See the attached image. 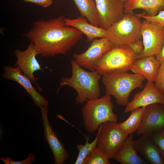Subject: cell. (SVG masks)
<instances>
[{
    "label": "cell",
    "instance_id": "cell-1",
    "mask_svg": "<svg viewBox=\"0 0 164 164\" xmlns=\"http://www.w3.org/2000/svg\"><path fill=\"white\" fill-rule=\"evenodd\" d=\"M63 16L35 21L30 30L23 35L30 41L38 55L53 57L65 54L81 39L83 33L66 24Z\"/></svg>",
    "mask_w": 164,
    "mask_h": 164
},
{
    "label": "cell",
    "instance_id": "cell-2",
    "mask_svg": "<svg viewBox=\"0 0 164 164\" xmlns=\"http://www.w3.org/2000/svg\"><path fill=\"white\" fill-rule=\"evenodd\" d=\"M72 74L70 77L61 78L60 87L69 86L74 89L77 93L76 104H81L88 100L99 98L100 89L99 80L101 75L96 70L88 72L82 68L73 60H71Z\"/></svg>",
    "mask_w": 164,
    "mask_h": 164
},
{
    "label": "cell",
    "instance_id": "cell-3",
    "mask_svg": "<svg viewBox=\"0 0 164 164\" xmlns=\"http://www.w3.org/2000/svg\"><path fill=\"white\" fill-rule=\"evenodd\" d=\"M137 56L128 45H113L95 62L94 68L103 76L128 72Z\"/></svg>",
    "mask_w": 164,
    "mask_h": 164
},
{
    "label": "cell",
    "instance_id": "cell-4",
    "mask_svg": "<svg viewBox=\"0 0 164 164\" xmlns=\"http://www.w3.org/2000/svg\"><path fill=\"white\" fill-rule=\"evenodd\" d=\"M114 108L110 95L105 94L100 98L87 101L82 109L84 124L87 131L92 133L98 130L104 123L117 122L118 116L113 112Z\"/></svg>",
    "mask_w": 164,
    "mask_h": 164
},
{
    "label": "cell",
    "instance_id": "cell-5",
    "mask_svg": "<svg viewBox=\"0 0 164 164\" xmlns=\"http://www.w3.org/2000/svg\"><path fill=\"white\" fill-rule=\"evenodd\" d=\"M145 79L142 75L126 72L104 75L102 81L106 94L113 96L118 105L126 106L130 93L137 88H142Z\"/></svg>",
    "mask_w": 164,
    "mask_h": 164
},
{
    "label": "cell",
    "instance_id": "cell-6",
    "mask_svg": "<svg viewBox=\"0 0 164 164\" xmlns=\"http://www.w3.org/2000/svg\"><path fill=\"white\" fill-rule=\"evenodd\" d=\"M141 18L133 12L125 14L121 19L107 29V37L114 45H128L141 40Z\"/></svg>",
    "mask_w": 164,
    "mask_h": 164
},
{
    "label": "cell",
    "instance_id": "cell-7",
    "mask_svg": "<svg viewBox=\"0 0 164 164\" xmlns=\"http://www.w3.org/2000/svg\"><path fill=\"white\" fill-rule=\"evenodd\" d=\"M97 134V146L109 159H114L128 137L116 122L108 121L100 125Z\"/></svg>",
    "mask_w": 164,
    "mask_h": 164
},
{
    "label": "cell",
    "instance_id": "cell-8",
    "mask_svg": "<svg viewBox=\"0 0 164 164\" xmlns=\"http://www.w3.org/2000/svg\"><path fill=\"white\" fill-rule=\"evenodd\" d=\"M141 33L144 50L137 59L145 57L156 56L160 52L164 40V27L144 19L142 22Z\"/></svg>",
    "mask_w": 164,
    "mask_h": 164
},
{
    "label": "cell",
    "instance_id": "cell-9",
    "mask_svg": "<svg viewBox=\"0 0 164 164\" xmlns=\"http://www.w3.org/2000/svg\"><path fill=\"white\" fill-rule=\"evenodd\" d=\"M99 27L107 29L125 14L121 0H95Z\"/></svg>",
    "mask_w": 164,
    "mask_h": 164
},
{
    "label": "cell",
    "instance_id": "cell-10",
    "mask_svg": "<svg viewBox=\"0 0 164 164\" xmlns=\"http://www.w3.org/2000/svg\"><path fill=\"white\" fill-rule=\"evenodd\" d=\"M113 44L107 37L100 39L95 38L91 43L88 49L84 53H75L73 57L76 63L81 67L91 71L96 70L95 62L106 52L110 49Z\"/></svg>",
    "mask_w": 164,
    "mask_h": 164
},
{
    "label": "cell",
    "instance_id": "cell-11",
    "mask_svg": "<svg viewBox=\"0 0 164 164\" xmlns=\"http://www.w3.org/2000/svg\"><path fill=\"white\" fill-rule=\"evenodd\" d=\"M40 109L44 136L53 154L54 164H63L68 158L69 154L50 125L48 117V107L42 106Z\"/></svg>",
    "mask_w": 164,
    "mask_h": 164
},
{
    "label": "cell",
    "instance_id": "cell-12",
    "mask_svg": "<svg viewBox=\"0 0 164 164\" xmlns=\"http://www.w3.org/2000/svg\"><path fill=\"white\" fill-rule=\"evenodd\" d=\"M22 71L18 66H6L4 67L2 77L5 79L16 81L26 91L32 98L35 105L41 108L48 107V101L32 85L30 79L26 75L22 74Z\"/></svg>",
    "mask_w": 164,
    "mask_h": 164
},
{
    "label": "cell",
    "instance_id": "cell-13",
    "mask_svg": "<svg viewBox=\"0 0 164 164\" xmlns=\"http://www.w3.org/2000/svg\"><path fill=\"white\" fill-rule=\"evenodd\" d=\"M164 129V105L155 103L147 106L137 134H149Z\"/></svg>",
    "mask_w": 164,
    "mask_h": 164
},
{
    "label": "cell",
    "instance_id": "cell-14",
    "mask_svg": "<svg viewBox=\"0 0 164 164\" xmlns=\"http://www.w3.org/2000/svg\"><path fill=\"white\" fill-rule=\"evenodd\" d=\"M14 52L17 58L14 66L19 67L24 74L28 76L32 82L35 83L40 91L41 89L36 81L34 73L38 70L43 71V69L36 59L38 54L33 44L30 42L24 51L16 49Z\"/></svg>",
    "mask_w": 164,
    "mask_h": 164
},
{
    "label": "cell",
    "instance_id": "cell-15",
    "mask_svg": "<svg viewBox=\"0 0 164 164\" xmlns=\"http://www.w3.org/2000/svg\"><path fill=\"white\" fill-rule=\"evenodd\" d=\"M155 103L164 105V94L157 90L153 82L148 81L143 89L135 94L132 101L128 102L124 111L127 113L135 108Z\"/></svg>",
    "mask_w": 164,
    "mask_h": 164
},
{
    "label": "cell",
    "instance_id": "cell-16",
    "mask_svg": "<svg viewBox=\"0 0 164 164\" xmlns=\"http://www.w3.org/2000/svg\"><path fill=\"white\" fill-rule=\"evenodd\" d=\"M133 144L137 152L142 155L150 163L164 164V159L149 134H142L140 138L133 141Z\"/></svg>",
    "mask_w": 164,
    "mask_h": 164
},
{
    "label": "cell",
    "instance_id": "cell-17",
    "mask_svg": "<svg viewBox=\"0 0 164 164\" xmlns=\"http://www.w3.org/2000/svg\"><path fill=\"white\" fill-rule=\"evenodd\" d=\"M160 64L155 56H149L137 59L130 70L134 73L143 76L148 81L154 82Z\"/></svg>",
    "mask_w": 164,
    "mask_h": 164
},
{
    "label": "cell",
    "instance_id": "cell-18",
    "mask_svg": "<svg viewBox=\"0 0 164 164\" xmlns=\"http://www.w3.org/2000/svg\"><path fill=\"white\" fill-rule=\"evenodd\" d=\"M85 17L80 16L78 18L71 19L66 18V24L73 27L80 31L87 37V40L91 42L97 38L107 37V29L93 25L87 22Z\"/></svg>",
    "mask_w": 164,
    "mask_h": 164
},
{
    "label": "cell",
    "instance_id": "cell-19",
    "mask_svg": "<svg viewBox=\"0 0 164 164\" xmlns=\"http://www.w3.org/2000/svg\"><path fill=\"white\" fill-rule=\"evenodd\" d=\"M164 8V0H129L124 3L125 14L137 9L143 10L146 15L154 16Z\"/></svg>",
    "mask_w": 164,
    "mask_h": 164
},
{
    "label": "cell",
    "instance_id": "cell-20",
    "mask_svg": "<svg viewBox=\"0 0 164 164\" xmlns=\"http://www.w3.org/2000/svg\"><path fill=\"white\" fill-rule=\"evenodd\" d=\"M131 134L123 143L114 159L121 164H142L144 162L138 155L133 144Z\"/></svg>",
    "mask_w": 164,
    "mask_h": 164
},
{
    "label": "cell",
    "instance_id": "cell-21",
    "mask_svg": "<svg viewBox=\"0 0 164 164\" xmlns=\"http://www.w3.org/2000/svg\"><path fill=\"white\" fill-rule=\"evenodd\" d=\"M146 108L140 107L133 110L125 121L118 124L119 127L126 134L128 135L137 131L142 123Z\"/></svg>",
    "mask_w": 164,
    "mask_h": 164
},
{
    "label": "cell",
    "instance_id": "cell-22",
    "mask_svg": "<svg viewBox=\"0 0 164 164\" xmlns=\"http://www.w3.org/2000/svg\"><path fill=\"white\" fill-rule=\"evenodd\" d=\"M81 16L89 23L99 26L98 15L95 0H73Z\"/></svg>",
    "mask_w": 164,
    "mask_h": 164
},
{
    "label": "cell",
    "instance_id": "cell-23",
    "mask_svg": "<svg viewBox=\"0 0 164 164\" xmlns=\"http://www.w3.org/2000/svg\"><path fill=\"white\" fill-rule=\"evenodd\" d=\"M86 142L84 145L79 143L77 146V149L79 152L75 163V164H84L87 157L92 151L97 146V136L91 142H89L90 137L85 135Z\"/></svg>",
    "mask_w": 164,
    "mask_h": 164
},
{
    "label": "cell",
    "instance_id": "cell-24",
    "mask_svg": "<svg viewBox=\"0 0 164 164\" xmlns=\"http://www.w3.org/2000/svg\"><path fill=\"white\" fill-rule=\"evenodd\" d=\"M108 159L97 146L87 158L84 164H109Z\"/></svg>",
    "mask_w": 164,
    "mask_h": 164
},
{
    "label": "cell",
    "instance_id": "cell-25",
    "mask_svg": "<svg viewBox=\"0 0 164 164\" xmlns=\"http://www.w3.org/2000/svg\"><path fill=\"white\" fill-rule=\"evenodd\" d=\"M149 135L150 138L157 146L164 159V129Z\"/></svg>",
    "mask_w": 164,
    "mask_h": 164
},
{
    "label": "cell",
    "instance_id": "cell-26",
    "mask_svg": "<svg viewBox=\"0 0 164 164\" xmlns=\"http://www.w3.org/2000/svg\"><path fill=\"white\" fill-rule=\"evenodd\" d=\"M154 82L157 90L164 94V61L160 63L157 75Z\"/></svg>",
    "mask_w": 164,
    "mask_h": 164
},
{
    "label": "cell",
    "instance_id": "cell-27",
    "mask_svg": "<svg viewBox=\"0 0 164 164\" xmlns=\"http://www.w3.org/2000/svg\"><path fill=\"white\" fill-rule=\"evenodd\" d=\"M35 153H29L26 159L20 161H13L11 158L7 156L5 158L0 157V159L5 164H31L35 162Z\"/></svg>",
    "mask_w": 164,
    "mask_h": 164
},
{
    "label": "cell",
    "instance_id": "cell-28",
    "mask_svg": "<svg viewBox=\"0 0 164 164\" xmlns=\"http://www.w3.org/2000/svg\"><path fill=\"white\" fill-rule=\"evenodd\" d=\"M138 14L141 18L164 27V10L160 11L157 15L153 16H148L143 13Z\"/></svg>",
    "mask_w": 164,
    "mask_h": 164
},
{
    "label": "cell",
    "instance_id": "cell-29",
    "mask_svg": "<svg viewBox=\"0 0 164 164\" xmlns=\"http://www.w3.org/2000/svg\"><path fill=\"white\" fill-rule=\"evenodd\" d=\"M128 45L134 52L137 56L141 55L144 51V45L143 42L141 40H138Z\"/></svg>",
    "mask_w": 164,
    "mask_h": 164
},
{
    "label": "cell",
    "instance_id": "cell-30",
    "mask_svg": "<svg viewBox=\"0 0 164 164\" xmlns=\"http://www.w3.org/2000/svg\"><path fill=\"white\" fill-rule=\"evenodd\" d=\"M26 2H30L36 4L44 8H47L52 3L53 0H22Z\"/></svg>",
    "mask_w": 164,
    "mask_h": 164
},
{
    "label": "cell",
    "instance_id": "cell-31",
    "mask_svg": "<svg viewBox=\"0 0 164 164\" xmlns=\"http://www.w3.org/2000/svg\"><path fill=\"white\" fill-rule=\"evenodd\" d=\"M155 56L160 63L164 61V40L163 45L160 52Z\"/></svg>",
    "mask_w": 164,
    "mask_h": 164
},
{
    "label": "cell",
    "instance_id": "cell-32",
    "mask_svg": "<svg viewBox=\"0 0 164 164\" xmlns=\"http://www.w3.org/2000/svg\"><path fill=\"white\" fill-rule=\"evenodd\" d=\"M121 0L124 3H125L126 2H127V1L129 0Z\"/></svg>",
    "mask_w": 164,
    "mask_h": 164
},
{
    "label": "cell",
    "instance_id": "cell-33",
    "mask_svg": "<svg viewBox=\"0 0 164 164\" xmlns=\"http://www.w3.org/2000/svg\"></svg>",
    "mask_w": 164,
    "mask_h": 164
}]
</instances>
